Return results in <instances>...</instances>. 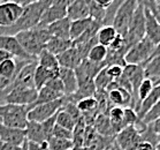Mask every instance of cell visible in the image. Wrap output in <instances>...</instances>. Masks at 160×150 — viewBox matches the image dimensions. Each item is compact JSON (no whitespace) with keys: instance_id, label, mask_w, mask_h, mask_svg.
Listing matches in <instances>:
<instances>
[{"instance_id":"20","label":"cell","mask_w":160,"mask_h":150,"mask_svg":"<svg viewBox=\"0 0 160 150\" xmlns=\"http://www.w3.org/2000/svg\"><path fill=\"white\" fill-rule=\"evenodd\" d=\"M48 33L51 34L52 37H58V38H65V39H70L69 31H70V20L69 18H62L57 22L52 23L46 27ZM72 40V39H70Z\"/></svg>"},{"instance_id":"19","label":"cell","mask_w":160,"mask_h":150,"mask_svg":"<svg viewBox=\"0 0 160 150\" xmlns=\"http://www.w3.org/2000/svg\"><path fill=\"white\" fill-rule=\"evenodd\" d=\"M26 137L28 141L37 144H43L48 142V137L45 135L42 122H36V121L28 120V125L26 128Z\"/></svg>"},{"instance_id":"23","label":"cell","mask_w":160,"mask_h":150,"mask_svg":"<svg viewBox=\"0 0 160 150\" xmlns=\"http://www.w3.org/2000/svg\"><path fill=\"white\" fill-rule=\"evenodd\" d=\"M143 67H144V77L151 80L156 85L157 82L160 80V55L153 57L148 60L143 65Z\"/></svg>"},{"instance_id":"12","label":"cell","mask_w":160,"mask_h":150,"mask_svg":"<svg viewBox=\"0 0 160 150\" xmlns=\"http://www.w3.org/2000/svg\"><path fill=\"white\" fill-rule=\"evenodd\" d=\"M107 97L112 106H119V107H130L131 95L127 90L119 87V84L113 81L106 88Z\"/></svg>"},{"instance_id":"32","label":"cell","mask_w":160,"mask_h":150,"mask_svg":"<svg viewBox=\"0 0 160 150\" xmlns=\"http://www.w3.org/2000/svg\"><path fill=\"white\" fill-rule=\"evenodd\" d=\"M77 121L74 119L69 113H67L66 111L61 110L57 113V125L60 126V127H63L68 131H72L73 132L75 126H76Z\"/></svg>"},{"instance_id":"29","label":"cell","mask_w":160,"mask_h":150,"mask_svg":"<svg viewBox=\"0 0 160 150\" xmlns=\"http://www.w3.org/2000/svg\"><path fill=\"white\" fill-rule=\"evenodd\" d=\"M117 36L118 33L112 26H102V28L99 29L98 34H97V42H98V44L108 48Z\"/></svg>"},{"instance_id":"41","label":"cell","mask_w":160,"mask_h":150,"mask_svg":"<svg viewBox=\"0 0 160 150\" xmlns=\"http://www.w3.org/2000/svg\"><path fill=\"white\" fill-rule=\"evenodd\" d=\"M123 68L124 67L118 66V65H113V66L106 67V70H107V74L111 76V79H112L113 81H117L122 76V74H123Z\"/></svg>"},{"instance_id":"10","label":"cell","mask_w":160,"mask_h":150,"mask_svg":"<svg viewBox=\"0 0 160 150\" xmlns=\"http://www.w3.org/2000/svg\"><path fill=\"white\" fill-rule=\"evenodd\" d=\"M105 67V62L104 64H95L88 59L82 60L80 65L74 70L75 75H76L77 82H78V87L85 83H89V82H92L95 80V77L98 75L99 72Z\"/></svg>"},{"instance_id":"6","label":"cell","mask_w":160,"mask_h":150,"mask_svg":"<svg viewBox=\"0 0 160 150\" xmlns=\"http://www.w3.org/2000/svg\"><path fill=\"white\" fill-rule=\"evenodd\" d=\"M156 45L151 43L146 37L139 40L136 45H134L124 55V61L127 65H144L152 55Z\"/></svg>"},{"instance_id":"33","label":"cell","mask_w":160,"mask_h":150,"mask_svg":"<svg viewBox=\"0 0 160 150\" xmlns=\"http://www.w3.org/2000/svg\"><path fill=\"white\" fill-rule=\"evenodd\" d=\"M73 142L69 140H62L52 136L48 140V150H72Z\"/></svg>"},{"instance_id":"2","label":"cell","mask_w":160,"mask_h":150,"mask_svg":"<svg viewBox=\"0 0 160 150\" xmlns=\"http://www.w3.org/2000/svg\"><path fill=\"white\" fill-rule=\"evenodd\" d=\"M51 34L48 33L46 27L37 26L32 29L21 31L18 35H15V38L18 39V44L24 50L26 53L36 58L45 50V46L51 38Z\"/></svg>"},{"instance_id":"36","label":"cell","mask_w":160,"mask_h":150,"mask_svg":"<svg viewBox=\"0 0 160 150\" xmlns=\"http://www.w3.org/2000/svg\"><path fill=\"white\" fill-rule=\"evenodd\" d=\"M95 85L97 91H106V88L108 87V84L111 82H113V80L111 79L108 74H107V70H106V67L102 68L100 72L98 73V75L95 77Z\"/></svg>"},{"instance_id":"5","label":"cell","mask_w":160,"mask_h":150,"mask_svg":"<svg viewBox=\"0 0 160 150\" xmlns=\"http://www.w3.org/2000/svg\"><path fill=\"white\" fill-rule=\"evenodd\" d=\"M137 6H138V1L136 0H124L121 4L112 26L118 35H121L123 37L127 35Z\"/></svg>"},{"instance_id":"11","label":"cell","mask_w":160,"mask_h":150,"mask_svg":"<svg viewBox=\"0 0 160 150\" xmlns=\"http://www.w3.org/2000/svg\"><path fill=\"white\" fill-rule=\"evenodd\" d=\"M141 142L143 140L135 126L126 127L115 136V143L122 150H136Z\"/></svg>"},{"instance_id":"30","label":"cell","mask_w":160,"mask_h":150,"mask_svg":"<svg viewBox=\"0 0 160 150\" xmlns=\"http://www.w3.org/2000/svg\"><path fill=\"white\" fill-rule=\"evenodd\" d=\"M107 53H108V49L100 44H97L90 50L87 59L95 64H104L107 58Z\"/></svg>"},{"instance_id":"14","label":"cell","mask_w":160,"mask_h":150,"mask_svg":"<svg viewBox=\"0 0 160 150\" xmlns=\"http://www.w3.org/2000/svg\"><path fill=\"white\" fill-rule=\"evenodd\" d=\"M144 15H145V37L157 46L160 44V23L158 22L156 15L145 5H144Z\"/></svg>"},{"instance_id":"1","label":"cell","mask_w":160,"mask_h":150,"mask_svg":"<svg viewBox=\"0 0 160 150\" xmlns=\"http://www.w3.org/2000/svg\"><path fill=\"white\" fill-rule=\"evenodd\" d=\"M52 0H38L31 1L24 7L23 13L18 21L11 27L0 28V36H15L21 31L32 29L39 24L44 12L51 5Z\"/></svg>"},{"instance_id":"27","label":"cell","mask_w":160,"mask_h":150,"mask_svg":"<svg viewBox=\"0 0 160 150\" xmlns=\"http://www.w3.org/2000/svg\"><path fill=\"white\" fill-rule=\"evenodd\" d=\"M93 23V20H91L90 18H84V20H78V21H73L70 22V31L69 36L72 42L77 39L80 36H82L85 31H87Z\"/></svg>"},{"instance_id":"25","label":"cell","mask_w":160,"mask_h":150,"mask_svg":"<svg viewBox=\"0 0 160 150\" xmlns=\"http://www.w3.org/2000/svg\"><path fill=\"white\" fill-rule=\"evenodd\" d=\"M159 99H160V84L159 85H154V88H153V90L151 91V94L141 103L139 110H138V112H137V116H138L139 120H142L143 118L145 117V114L152 109V106L154 105Z\"/></svg>"},{"instance_id":"44","label":"cell","mask_w":160,"mask_h":150,"mask_svg":"<svg viewBox=\"0 0 160 150\" xmlns=\"http://www.w3.org/2000/svg\"><path fill=\"white\" fill-rule=\"evenodd\" d=\"M11 83H12L11 80L5 79L4 76H1V75H0V91H1V90H5L7 87H9V84Z\"/></svg>"},{"instance_id":"22","label":"cell","mask_w":160,"mask_h":150,"mask_svg":"<svg viewBox=\"0 0 160 150\" xmlns=\"http://www.w3.org/2000/svg\"><path fill=\"white\" fill-rule=\"evenodd\" d=\"M73 46V42L70 39H65V38H58V37H51L48 44L45 46V50L52 53L53 55L58 57L62 52L68 50Z\"/></svg>"},{"instance_id":"17","label":"cell","mask_w":160,"mask_h":150,"mask_svg":"<svg viewBox=\"0 0 160 150\" xmlns=\"http://www.w3.org/2000/svg\"><path fill=\"white\" fill-rule=\"evenodd\" d=\"M57 59H58L60 68H67V70H75V68L82 61L78 52H77V50L74 46H72L68 50H66L65 52H62L61 54H59L57 57Z\"/></svg>"},{"instance_id":"43","label":"cell","mask_w":160,"mask_h":150,"mask_svg":"<svg viewBox=\"0 0 160 150\" xmlns=\"http://www.w3.org/2000/svg\"><path fill=\"white\" fill-rule=\"evenodd\" d=\"M0 150H21V147L0 141Z\"/></svg>"},{"instance_id":"38","label":"cell","mask_w":160,"mask_h":150,"mask_svg":"<svg viewBox=\"0 0 160 150\" xmlns=\"http://www.w3.org/2000/svg\"><path fill=\"white\" fill-rule=\"evenodd\" d=\"M159 118H160V99L152 106V109L145 114V117L143 118L141 121H142L143 124L150 125L152 124L153 121H156L157 119H159Z\"/></svg>"},{"instance_id":"47","label":"cell","mask_w":160,"mask_h":150,"mask_svg":"<svg viewBox=\"0 0 160 150\" xmlns=\"http://www.w3.org/2000/svg\"><path fill=\"white\" fill-rule=\"evenodd\" d=\"M27 141H28V140H27ZM28 150H44V149L42 148L40 144H37V143L28 141Z\"/></svg>"},{"instance_id":"51","label":"cell","mask_w":160,"mask_h":150,"mask_svg":"<svg viewBox=\"0 0 160 150\" xmlns=\"http://www.w3.org/2000/svg\"><path fill=\"white\" fill-rule=\"evenodd\" d=\"M154 150H160V143L156 147V149H154Z\"/></svg>"},{"instance_id":"7","label":"cell","mask_w":160,"mask_h":150,"mask_svg":"<svg viewBox=\"0 0 160 150\" xmlns=\"http://www.w3.org/2000/svg\"><path fill=\"white\" fill-rule=\"evenodd\" d=\"M66 96L62 98L57 99L54 102L45 103V104H40L35 107H32L28 113V120L30 121H36V122H44L50 118L54 117L59 111L62 109V106L65 105Z\"/></svg>"},{"instance_id":"31","label":"cell","mask_w":160,"mask_h":150,"mask_svg":"<svg viewBox=\"0 0 160 150\" xmlns=\"http://www.w3.org/2000/svg\"><path fill=\"white\" fill-rule=\"evenodd\" d=\"M88 6H89V13H90V18L93 20L95 22L100 23L102 26V21L105 18L106 9L102 8L96 0H87Z\"/></svg>"},{"instance_id":"34","label":"cell","mask_w":160,"mask_h":150,"mask_svg":"<svg viewBox=\"0 0 160 150\" xmlns=\"http://www.w3.org/2000/svg\"><path fill=\"white\" fill-rule=\"evenodd\" d=\"M76 106L82 114H88V113H91V112H95V111H99L98 103H97L96 97L82 99V101H80V102L77 103Z\"/></svg>"},{"instance_id":"8","label":"cell","mask_w":160,"mask_h":150,"mask_svg":"<svg viewBox=\"0 0 160 150\" xmlns=\"http://www.w3.org/2000/svg\"><path fill=\"white\" fill-rule=\"evenodd\" d=\"M69 4L70 0H52L51 5L44 12L38 26L48 27L59 20L67 18V7Z\"/></svg>"},{"instance_id":"13","label":"cell","mask_w":160,"mask_h":150,"mask_svg":"<svg viewBox=\"0 0 160 150\" xmlns=\"http://www.w3.org/2000/svg\"><path fill=\"white\" fill-rule=\"evenodd\" d=\"M0 50L8 52L15 58L23 59V60H37L36 58L30 57L28 53L24 52L15 36H0Z\"/></svg>"},{"instance_id":"39","label":"cell","mask_w":160,"mask_h":150,"mask_svg":"<svg viewBox=\"0 0 160 150\" xmlns=\"http://www.w3.org/2000/svg\"><path fill=\"white\" fill-rule=\"evenodd\" d=\"M139 121L138 116L130 107H124L123 110V122L126 127L129 126H135Z\"/></svg>"},{"instance_id":"50","label":"cell","mask_w":160,"mask_h":150,"mask_svg":"<svg viewBox=\"0 0 160 150\" xmlns=\"http://www.w3.org/2000/svg\"><path fill=\"white\" fill-rule=\"evenodd\" d=\"M72 150H92L91 148H87V147H81V148H73Z\"/></svg>"},{"instance_id":"42","label":"cell","mask_w":160,"mask_h":150,"mask_svg":"<svg viewBox=\"0 0 160 150\" xmlns=\"http://www.w3.org/2000/svg\"><path fill=\"white\" fill-rule=\"evenodd\" d=\"M45 87H48V88L52 89V90H54V91L59 92V94H62V95L65 96V89H63V84H62L61 80L59 79V76L55 77V79H53V80H51V81H48Z\"/></svg>"},{"instance_id":"21","label":"cell","mask_w":160,"mask_h":150,"mask_svg":"<svg viewBox=\"0 0 160 150\" xmlns=\"http://www.w3.org/2000/svg\"><path fill=\"white\" fill-rule=\"evenodd\" d=\"M59 76V72H54V70L44 68L42 66L37 65L36 70H35V75H33V82H35V88L37 90L42 89L43 87L46 85L48 81L53 80L55 77Z\"/></svg>"},{"instance_id":"40","label":"cell","mask_w":160,"mask_h":150,"mask_svg":"<svg viewBox=\"0 0 160 150\" xmlns=\"http://www.w3.org/2000/svg\"><path fill=\"white\" fill-rule=\"evenodd\" d=\"M52 136L58 137V139L73 141V132H72V131H68V129H66V128H63V127H60V126H58V125H55L54 126Z\"/></svg>"},{"instance_id":"37","label":"cell","mask_w":160,"mask_h":150,"mask_svg":"<svg viewBox=\"0 0 160 150\" xmlns=\"http://www.w3.org/2000/svg\"><path fill=\"white\" fill-rule=\"evenodd\" d=\"M153 88H154V84H153L152 81L149 80V79H144V80H143V82L141 83V85H139L138 91H137V97H138L139 106H141V103H142L143 101L151 94Z\"/></svg>"},{"instance_id":"24","label":"cell","mask_w":160,"mask_h":150,"mask_svg":"<svg viewBox=\"0 0 160 150\" xmlns=\"http://www.w3.org/2000/svg\"><path fill=\"white\" fill-rule=\"evenodd\" d=\"M92 126L95 127L96 132L98 133L99 135L106 136V137H115L117 136L114 134V132H113L108 116L105 113H99Z\"/></svg>"},{"instance_id":"16","label":"cell","mask_w":160,"mask_h":150,"mask_svg":"<svg viewBox=\"0 0 160 150\" xmlns=\"http://www.w3.org/2000/svg\"><path fill=\"white\" fill-rule=\"evenodd\" d=\"M90 18L89 6L87 0H73L70 1L69 6L67 7V18H69L70 22L84 20Z\"/></svg>"},{"instance_id":"15","label":"cell","mask_w":160,"mask_h":150,"mask_svg":"<svg viewBox=\"0 0 160 150\" xmlns=\"http://www.w3.org/2000/svg\"><path fill=\"white\" fill-rule=\"evenodd\" d=\"M26 140V131L7 127L0 122V141L21 147Z\"/></svg>"},{"instance_id":"49","label":"cell","mask_w":160,"mask_h":150,"mask_svg":"<svg viewBox=\"0 0 160 150\" xmlns=\"http://www.w3.org/2000/svg\"><path fill=\"white\" fill-rule=\"evenodd\" d=\"M21 150H28V141H27V140L23 142V144L21 146Z\"/></svg>"},{"instance_id":"4","label":"cell","mask_w":160,"mask_h":150,"mask_svg":"<svg viewBox=\"0 0 160 150\" xmlns=\"http://www.w3.org/2000/svg\"><path fill=\"white\" fill-rule=\"evenodd\" d=\"M145 37V15H144V4L143 1H138V6L136 8L130 23L129 30L124 38V49L128 52L134 45Z\"/></svg>"},{"instance_id":"28","label":"cell","mask_w":160,"mask_h":150,"mask_svg":"<svg viewBox=\"0 0 160 150\" xmlns=\"http://www.w3.org/2000/svg\"><path fill=\"white\" fill-rule=\"evenodd\" d=\"M37 64H38V66L54 70V72H59V70H60L57 57L50 53L48 51H46V50H43L42 53L37 57Z\"/></svg>"},{"instance_id":"52","label":"cell","mask_w":160,"mask_h":150,"mask_svg":"<svg viewBox=\"0 0 160 150\" xmlns=\"http://www.w3.org/2000/svg\"><path fill=\"white\" fill-rule=\"evenodd\" d=\"M159 84H160V80L158 81V82H157V83H156V85H159Z\"/></svg>"},{"instance_id":"35","label":"cell","mask_w":160,"mask_h":150,"mask_svg":"<svg viewBox=\"0 0 160 150\" xmlns=\"http://www.w3.org/2000/svg\"><path fill=\"white\" fill-rule=\"evenodd\" d=\"M124 0H113L111 6L108 8H106L105 12V18L102 21V26H113V21L115 18V15L118 13V9L121 6V4Z\"/></svg>"},{"instance_id":"9","label":"cell","mask_w":160,"mask_h":150,"mask_svg":"<svg viewBox=\"0 0 160 150\" xmlns=\"http://www.w3.org/2000/svg\"><path fill=\"white\" fill-rule=\"evenodd\" d=\"M22 7L18 1H0V28L13 26L23 13Z\"/></svg>"},{"instance_id":"48","label":"cell","mask_w":160,"mask_h":150,"mask_svg":"<svg viewBox=\"0 0 160 150\" xmlns=\"http://www.w3.org/2000/svg\"><path fill=\"white\" fill-rule=\"evenodd\" d=\"M96 1H97V3H98L102 8H105L106 9V8H108L109 6H111L113 0H96Z\"/></svg>"},{"instance_id":"18","label":"cell","mask_w":160,"mask_h":150,"mask_svg":"<svg viewBox=\"0 0 160 150\" xmlns=\"http://www.w3.org/2000/svg\"><path fill=\"white\" fill-rule=\"evenodd\" d=\"M59 79L61 80L65 89V96H70L75 94L78 89V82H77L76 75L73 70L67 68H60L59 70Z\"/></svg>"},{"instance_id":"26","label":"cell","mask_w":160,"mask_h":150,"mask_svg":"<svg viewBox=\"0 0 160 150\" xmlns=\"http://www.w3.org/2000/svg\"><path fill=\"white\" fill-rule=\"evenodd\" d=\"M63 97L62 94H59V92L52 90V89L48 88V87H43L42 89L38 90V96H37L36 102L33 103L32 105L29 106V109L31 110L32 107L37 105H40V104H45V103H50V102H54L57 99H60Z\"/></svg>"},{"instance_id":"45","label":"cell","mask_w":160,"mask_h":150,"mask_svg":"<svg viewBox=\"0 0 160 150\" xmlns=\"http://www.w3.org/2000/svg\"><path fill=\"white\" fill-rule=\"evenodd\" d=\"M150 125H151V127H152L153 132L156 133L158 136H160V118L157 119L156 121H153L152 124H150Z\"/></svg>"},{"instance_id":"46","label":"cell","mask_w":160,"mask_h":150,"mask_svg":"<svg viewBox=\"0 0 160 150\" xmlns=\"http://www.w3.org/2000/svg\"><path fill=\"white\" fill-rule=\"evenodd\" d=\"M9 58H15V57H13L12 54H9L8 52L0 50V64H1V62H4L6 59H9Z\"/></svg>"},{"instance_id":"3","label":"cell","mask_w":160,"mask_h":150,"mask_svg":"<svg viewBox=\"0 0 160 150\" xmlns=\"http://www.w3.org/2000/svg\"><path fill=\"white\" fill-rule=\"evenodd\" d=\"M29 106L4 104L0 105V122L7 127L26 131Z\"/></svg>"}]
</instances>
